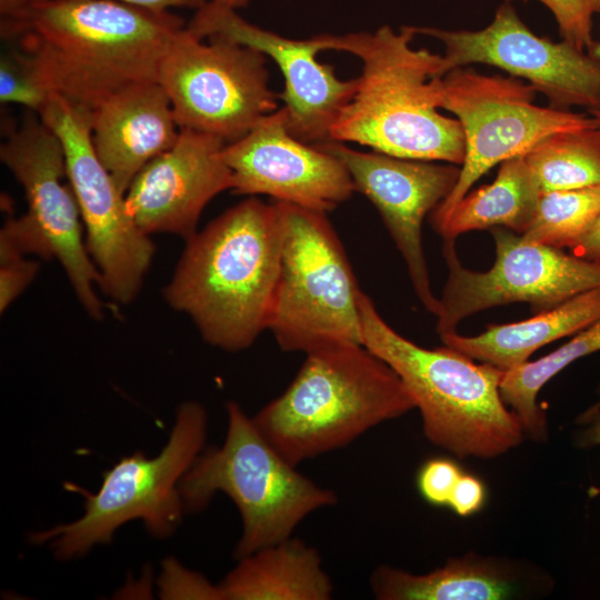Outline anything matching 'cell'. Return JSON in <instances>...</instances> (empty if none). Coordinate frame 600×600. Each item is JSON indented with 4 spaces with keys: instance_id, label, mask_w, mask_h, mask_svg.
<instances>
[{
    "instance_id": "obj_13",
    "label": "cell",
    "mask_w": 600,
    "mask_h": 600,
    "mask_svg": "<svg viewBox=\"0 0 600 600\" xmlns=\"http://www.w3.org/2000/svg\"><path fill=\"white\" fill-rule=\"evenodd\" d=\"M36 112L11 130L0 147V159L24 190L28 211L22 218L42 258L59 260L86 311L103 317L94 291L100 272L82 241L81 212L68 179L62 143Z\"/></svg>"
},
{
    "instance_id": "obj_35",
    "label": "cell",
    "mask_w": 600,
    "mask_h": 600,
    "mask_svg": "<svg viewBox=\"0 0 600 600\" xmlns=\"http://www.w3.org/2000/svg\"><path fill=\"white\" fill-rule=\"evenodd\" d=\"M571 251L572 254L586 260H600V217L588 234Z\"/></svg>"
},
{
    "instance_id": "obj_32",
    "label": "cell",
    "mask_w": 600,
    "mask_h": 600,
    "mask_svg": "<svg viewBox=\"0 0 600 600\" xmlns=\"http://www.w3.org/2000/svg\"><path fill=\"white\" fill-rule=\"evenodd\" d=\"M487 500V489L478 477L462 472L450 496L448 508L459 517L478 513Z\"/></svg>"
},
{
    "instance_id": "obj_9",
    "label": "cell",
    "mask_w": 600,
    "mask_h": 600,
    "mask_svg": "<svg viewBox=\"0 0 600 600\" xmlns=\"http://www.w3.org/2000/svg\"><path fill=\"white\" fill-rule=\"evenodd\" d=\"M537 92L521 79L483 74L466 67L431 79L433 104L456 116L466 144L459 179L430 213L431 226L440 222L496 164L527 153L552 133L600 126L591 114L534 104Z\"/></svg>"
},
{
    "instance_id": "obj_25",
    "label": "cell",
    "mask_w": 600,
    "mask_h": 600,
    "mask_svg": "<svg viewBox=\"0 0 600 600\" xmlns=\"http://www.w3.org/2000/svg\"><path fill=\"white\" fill-rule=\"evenodd\" d=\"M523 157L541 192L600 186V126L552 133Z\"/></svg>"
},
{
    "instance_id": "obj_7",
    "label": "cell",
    "mask_w": 600,
    "mask_h": 600,
    "mask_svg": "<svg viewBox=\"0 0 600 600\" xmlns=\"http://www.w3.org/2000/svg\"><path fill=\"white\" fill-rule=\"evenodd\" d=\"M274 202L283 241L268 330L286 352L362 344V291L327 213Z\"/></svg>"
},
{
    "instance_id": "obj_22",
    "label": "cell",
    "mask_w": 600,
    "mask_h": 600,
    "mask_svg": "<svg viewBox=\"0 0 600 600\" xmlns=\"http://www.w3.org/2000/svg\"><path fill=\"white\" fill-rule=\"evenodd\" d=\"M540 194L523 154L517 156L501 162L490 184L467 192L432 228L443 240L494 227L523 234L533 220Z\"/></svg>"
},
{
    "instance_id": "obj_3",
    "label": "cell",
    "mask_w": 600,
    "mask_h": 600,
    "mask_svg": "<svg viewBox=\"0 0 600 600\" xmlns=\"http://www.w3.org/2000/svg\"><path fill=\"white\" fill-rule=\"evenodd\" d=\"M414 27L396 31L319 34L321 50L346 51L362 63L358 87L330 129V141L353 142L384 154L461 166L462 127L433 104L430 81L447 71L443 54L414 49Z\"/></svg>"
},
{
    "instance_id": "obj_4",
    "label": "cell",
    "mask_w": 600,
    "mask_h": 600,
    "mask_svg": "<svg viewBox=\"0 0 600 600\" xmlns=\"http://www.w3.org/2000/svg\"><path fill=\"white\" fill-rule=\"evenodd\" d=\"M306 356L289 387L252 417L293 466L343 448L416 408L394 370L361 343Z\"/></svg>"
},
{
    "instance_id": "obj_38",
    "label": "cell",
    "mask_w": 600,
    "mask_h": 600,
    "mask_svg": "<svg viewBox=\"0 0 600 600\" xmlns=\"http://www.w3.org/2000/svg\"><path fill=\"white\" fill-rule=\"evenodd\" d=\"M600 1V0H599ZM600 13V12H599ZM598 52H600V46H598ZM591 116H593L597 121L599 122L600 124V109L599 110H596V111H592V112H589Z\"/></svg>"
},
{
    "instance_id": "obj_8",
    "label": "cell",
    "mask_w": 600,
    "mask_h": 600,
    "mask_svg": "<svg viewBox=\"0 0 600 600\" xmlns=\"http://www.w3.org/2000/svg\"><path fill=\"white\" fill-rule=\"evenodd\" d=\"M207 421L200 403H183L167 444L156 457L134 452L119 460L103 472L97 492H83L84 512L80 518L34 532L30 541L49 543L56 558L69 560L111 542L116 530L134 519L142 520L154 537L173 533L184 511L179 484L201 453Z\"/></svg>"
},
{
    "instance_id": "obj_21",
    "label": "cell",
    "mask_w": 600,
    "mask_h": 600,
    "mask_svg": "<svg viewBox=\"0 0 600 600\" xmlns=\"http://www.w3.org/2000/svg\"><path fill=\"white\" fill-rule=\"evenodd\" d=\"M221 581L223 600H328L333 586L319 552L292 537L243 558Z\"/></svg>"
},
{
    "instance_id": "obj_5",
    "label": "cell",
    "mask_w": 600,
    "mask_h": 600,
    "mask_svg": "<svg viewBox=\"0 0 600 600\" xmlns=\"http://www.w3.org/2000/svg\"><path fill=\"white\" fill-rule=\"evenodd\" d=\"M360 318L362 344L399 376L433 446L460 459H491L522 442V424L500 392L504 371L447 346L427 349L410 341L383 320L364 292Z\"/></svg>"
},
{
    "instance_id": "obj_16",
    "label": "cell",
    "mask_w": 600,
    "mask_h": 600,
    "mask_svg": "<svg viewBox=\"0 0 600 600\" xmlns=\"http://www.w3.org/2000/svg\"><path fill=\"white\" fill-rule=\"evenodd\" d=\"M222 154L237 194H266L273 201L328 213L357 191L338 157L289 132L283 106L227 143Z\"/></svg>"
},
{
    "instance_id": "obj_12",
    "label": "cell",
    "mask_w": 600,
    "mask_h": 600,
    "mask_svg": "<svg viewBox=\"0 0 600 600\" xmlns=\"http://www.w3.org/2000/svg\"><path fill=\"white\" fill-rule=\"evenodd\" d=\"M496 259L487 271L466 268L454 240L446 239L442 254L448 278L439 299L437 332L456 331L466 318L492 307L526 302L539 313L600 287V263L533 242L503 227L490 229Z\"/></svg>"
},
{
    "instance_id": "obj_28",
    "label": "cell",
    "mask_w": 600,
    "mask_h": 600,
    "mask_svg": "<svg viewBox=\"0 0 600 600\" xmlns=\"http://www.w3.org/2000/svg\"><path fill=\"white\" fill-rule=\"evenodd\" d=\"M508 2L517 0H506ZM528 1V0H522ZM553 14L563 41L580 51L598 54L592 37V18L600 12L599 0H537Z\"/></svg>"
},
{
    "instance_id": "obj_23",
    "label": "cell",
    "mask_w": 600,
    "mask_h": 600,
    "mask_svg": "<svg viewBox=\"0 0 600 600\" xmlns=\"http://www.w3.org/2000/svg\"><path fill=\"white\" fill-rule=\"evenodd\" d=\"M370 584L380 600H500L513 591L512 578L503 569L470 554L424 574L381 566Z\"/></svg>"
},
{
    "instance_id": "obj_6",
    "label": "cell",
    "mask_w": 600,
    "mask_h": 600,
    "mask_svg": "<svg viewBox=\"0 0 600 600\" xmlns=\"http://www.w3.org/2000/svg\"><path fill=\"white\" fill-rule=\"evenodd\" d=\"M226 409L223 443L199 454L179 490L188 512L203 510L217 492L234 502L242 520L234 551L240 559L290 538L304 518L336 504L338 497L286 460L237 402Z\"/></svg>"
},
{
    "instance_id": "obj_30",
    "label": "cell",
    "mask_w": 600,
    "mask_h": 600,
    "mask_svg": "<svg viewBox=\"0 0 600 600\" xmlns=\"http://www.w3.org/2000/svg\"><path fill=\"white\" fill-rule=\"evenodd\" d=\"M462 472L460 466L451 459L432 458L420 467L417 473V488L428 503L447 507Z\"/></svg>"
},
{
    "instance_id": "obj_11",
    "label": "cell",
    "mask_w": 600,
    "mask_h": 600,
    "mask_svg": "<svg viewBox=\"0 0 600 600\" xmlns=\"http://www.w3.org/2000/svg\"><path fill=\"white\" fill-rule=\"evenodd\" d=\"M60 139L67 176L87 232V249L100 272L102 291L120 304L141 289L154 246L136 224L123 194L99 160L90 118L52 93L38 113Z\"/></svg>"
},
{
    "instance_id": "obj_27",
    "label": "cell",
    "mask_w": 600,
    "mask_h": 600,
    "mask_svg": "<svg viewBox=\"0 0 600 600\" xmlns=\"http://www.w3.org/2000/svg\"><path fill=\"white\" fill-rule=\"evenodd\" d=\"M51 94L34 67L20 51L10 48L1 54V103L20 104L38 114Z\"/></svg>"
},
{
    "instance_id": "obj_33",
    "label": "cell",
    "mask_w": 600,
    "mask_h": 600,
    "mask_svg": "<svg viewBox=\"0 0 600 600\" xmlns=\"http://www.w3.org/2000/svg\"><path fill=\"white\" fill-rule=\"evenodd\" d=\"M577 443L582 448L600 446V399L577 419Z\"/></svg>"
},
{
    "instance_id": "obj_15",
    "label": "cell",
    "mask_w": 600,
    "mask_h": 600,
    "mask_svg": "<svg viewBox=\"0 0 600 600\" xmlns=\"http://www.w3.org/2000/svg\"><path fill=\"white\" fill-rule=\"evenodd\" d=\"M318 146L341 160L356 190L377 208L404 260L417 297L428 312L437 316L440 302L430 286L422 222L451 192L460 166L366 152L338 141Z\"/></svg>"
},
{
    "instance_id": "obj_39",
    "label": "cell",
    "mask_w": 600,
    "mask_h": 600,
    "mask_svg": "<svg viewBox=\"0 0 600 600\" xmlns=\"http://www.w3.org/2000/svg\"><path fill=\"white\" fill-rule=\"evenodd\" d=\"M597 262H599V263H600V260H599V261H597Z\"/></svg>"
},
{
    "instance_id": "obj_19",
    "label": "cell",
    "mask_w": 600,
    "mask_h": 600,
    "mask_svg": "<svg viewBox=\"0 0 600 600\" xmlns=\"http://www.w3.org/2000/svg\"><path fill=\"white\" fill-rule=\"evenodd\" d=\"M93 149L126 194L138 172L177 140L171 101L158 81L130 86L90 116Z\"/></svg>"
},
{
    "instance_id": "obj_18",
    "label": "cell",
    "mask_w": 600,
    "mask_h": 600,
    "mask_svg": "<svg viewBox=\"0 0 600 600\" xmlns=\"http://www.w3.org/2000/svg\"><path fill=\"white\" fill-rule=\"evenodd\" d=\"M226 144L214 136L180 129L176 142L149 161L126 192L138 228L148 236L192 238L204 207L232 189V172L222 154Z\"/></svg>"
},
{
    "instance_id": "obj_31",
    "label": "cell",
    "mask_w": 600,
    "mask_h": 600,
    "mask_svg": "<svg viewBox=\"0 0 600 600\" xmlns=\"http://www.w3.org/2000/svg\"><path fill=\"white\" fill-rule=\"evenodd\" d=\"M39 270V263L26 260L23 257L1 262L0 269V310L3 312L9 304L33 280Z\"/></svg>"
},
{
    "instance_id": "obj_1",
    "label": "cell",
    "mask_w": 600,
    "mask_h": 600,
    "mask_svg": "<svg viewBox=\"0 0 600 600\" xmlns=\"http://www.w3.org/2000/svg\"><path fill=\"white\" fill-rule=\"evenodd\" d=\"M1 17L2 38L51 93L89 118L117 92L158 81L170 44L186 28L171 11L113 0H33Z\"/></svg>"
},
{
    "instance_id": "obj_17",
    "label": "cell",
    "mask_w": 600,
    "mask_h": 600,
    "mask_svg": "<svg viewBox=\"0 0 600 600\" xmlns=\"http://www.w3.org/2000/svg\"><path fill=\"white\" fill-rule=\"evenodd\" d=\"M187 28L201 39L220 36L270 57L284 78L279 98L288 113L289 132L311 144L330 141V129L356 93L358 80H341L332 66L318 61L322 50L316 37L286 38L211 0L197 10Z\"/></svg>"
},
{
    "instance_id": "obj_34",
    "label": "cell",
    "mask_w": 600,
    "mask_h": 600,
    "mask_svg": "<svg viewBox=\"0 0 600 600\" xmlns=\"http://www.w3.org/2000/svg\"><path fill=\"white\" fill-rule=\"evenodd\" d=\"M33 0H28V2ZM153 11H171L176 8H189L198 10L208 0H113ZM27 2V3H28Z\"/></svg>"
},
{
    "instance_id": "obj_36",
    "label": "cell",
    "mask_w": 600,
    "mask_h": 600,
    "mask_svg": "<svg viewBox=\"0 0 600 600\" xmlns=\"http://www.w3.org/2000/svg\"><path fill=\"white\" fill-rule=\"evenodd\" d=\"M28 0H0V13L1 16H7L23 4H26Z\"/></svg>"
},
{
    "instance_id": "obj_29",
    "label": "cell",
    "mask_w": 600,
    "mask_h": 600,
    "mask_svg": "<svg viewBox=\"0 0 600 600\" xmlns=\"http://www.w3.org/2000/svg\"><path fill=\"white\" fill-rule=\"evenodd\" d=\"M160 591L164 599L223 600L219 584H212L202 574L184 569L174 560L163 563Z\"/></svg>"
},
{
    "instance_id": "obj_26",
    "label": "cell",
    "mask_w": 600,
    "mask_h": 600,
    "mask_svg": "<svg viewBox=\"0 0 600 600\" xmlns=\"http://www.w3.org/2000/svg\"><path fill=\"white\" fill-rule=\"evenodd\" d=\"M599 217L600 186L541 192L533 220L521 236L558 249H572Z\"/></svg>"
},
{
    "instance_id": "obj_2",
    "label": "cell",
    "mask_w": 600,
    "mask_h": 600,
    "mask_svg": "<svg viewBox=\"0 0 600 600\" xmlns=\"http://www.w3.org/2000/svg\"><path fill=\"white\" fill-rule=\"evenodd\" d=\"M282 241L274 201H241L186 241L166 301L188 314L209 344L249 348L268 330Z\"/></svg>"
},
{
    "instance_id": "obj_14",
    "label": "cell",
    "mask_w": 600,
    "mask_h": 600,
    "mask_svg": "<svg viewBox=\"0 0 600 600\" xmlns=\"http://www.w3.org/2000/svg\"><path fill=\"white\" fill-rule=\"evenodd\" d=\"M414 29L417 34L443 44L448 72L474 63L488 64L527 80L552 108L582 107L589 112L600 109V57L563 40L553 42L537 36L511 2L499 6L490 24L480 30Z\"/></svg>"
},
{
    "instance_id": "obj_37",
    "label": "cell",
    "mask_w": 600,
    "mask_h": 600,
    "mask_svg": "<svg viewBox=\"0 0 600 600\" xmlns=\"http://www.w3.org/2000/svg\"><path fill=\"white\" fill-rule=\"evenodd\" d=\"M212 2L217 3V4H220V6H223V7H228V8H232V9H238L240 7H243L247 4L248 0H211Z\"/></svg>"
},
{
    "instance_id": "obj_20",
    "label": "cell",
    "mask_w": 600,
    "mask_h": 600,
    "mask_svg": "<svg viewBox=\"0 0 600 600\" xmlns=\"http://www.w3.org/2000/svg\"><path fill=\"white\" fill-rule=\"evenodd\" d=\"M600 319V287L579 293L556 308L534 313L531 318L489 326L477 336L457 331L440 334L442 343L480 362L502 371L526 363L541 347L573 336Z\"/></svg>"
},
{
    "instance_id": "obj_24",
    "label": "cell",
    "mask_w": 600,
    "mask_h": 600,
    "mask_svg": "<svg viewBox=\"0 0 600 600\" xmlns=\"http://www.w3.org/2000/svg\"><path fill=\"white\" fill-rule=\"evenodd\" d=\"M600 351V319L580 330L551 353L504 371L500 392L503 401L518 416L524 433L541 439L547 423L537 396L542 387L573 361Z\"/></svg>"
},
{
    "instance_id": "obj_10",
    "label": "cell",
    "mask_w": 600,
    "mask_h": 600,
    "mask_svg": "<svg viewBox=\"0 0 600 600\" xmlns=\"http://www.w3.org/2000/svg\"><path fill=\"white\" fill-rule=\"evenodd\" d=\"M208 39L186 26L161 62L158 82L180 129L230 143L274 112L278 96L269 88L263 53L220 36Z\"/></svg>"
}]
</instances>
